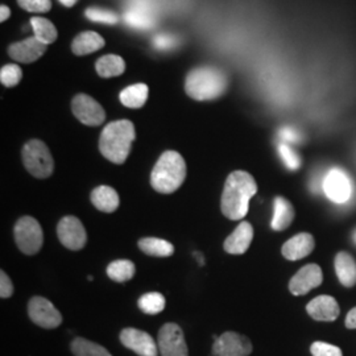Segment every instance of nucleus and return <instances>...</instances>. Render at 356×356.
I'll use <instances>...</instances> for the list:
<instances>
[{
    "label": "nucleus",
    "instance_id": "34",
    "mask_svg": "<svg viewBox=\"0 0 356 356\" xmlns=\"http://www.w3.org/2000/svg\"><path fill=\"white\" fill-rule=\"evenodd\" d=\"M19 6L29 13H45L51 11V0H17Z\"/></svg>",
    "mask_w": 356,
    "mask_h": 356
},
{
    "label": "nucleus",
    "instance_id": "10",
    "mask_svg": "<svg viewBox=\"0 0 356 356\" xmlns=\"http://www.w3.org/2000/svg\"><path fill=\"white\" fill-rule=\"evenodd\" d=\"M72 111L81 123L90 127L101 126L106 119L102 106L88 94H76L72 101Z\"/></svg>",
    "mask_w": 356,
    "mask_h": 356
},
{
    "label": "nucleus",
    "instance_id": "19",
    "mask_svg": "<svg viewBox=\"0 0 356 356\" xmlns=\"http://www.w3.org/2000/svg\"><path fill=\"white\" fill-rule=\"evenodd\" d=\"M252 239H254V229L251 223L242 222L226 239L225 250L226 252L231 254H243L250 248Z\"/></svg>",
    "mask_w": 356,
    "mask_h": 356
},
{
    "label": "nucleus",
    "instance_id": "12",
    "mask_svg": "<svg viewBox=\"0 0 356 356\" xmlns=\"http://www.w3.org/2000/svg\"><path fill=\"white\" fill-rule=\"evenodd\" d=\"M252 353L251 341L242 334L227 331L218 337L213 344L214 356H248Z\"/></svg>",
    "mask_w": 356,
    "mask_h": 356
},
{
    "label": "nucleus",
    "instance_id": "18",
    "mask_svg": "<svg viewBox=\"0 0 356 356\" xmlns=\"http://www.w3.org/2000/svg\"><path fill=\"white\" fill-rule=\"evenodd\" d=\"M128 26L136 29H149L154 24L152 4L149 0H134L131 8L126 13Z\"/></svg>",
    "mask_w": 356,
    "mask_h": 356
},
{
    "label": "nucleus",
    "instance_id": "1",
    "mask_svg": "<svg viewBox=\"0 0 356 356\" xmlns=\"http://www.w3.org/2000/svg\"><path fill=\"white\" fill-rule=\"evenodd\" d=\"M257 191L254 178L244 172L235 170L229 175L222 194V213L231 220H241L247 216L250 201Z\"/></svg>",
    "mask_w": 356,
    "mask_h": 356
},
{
    "label": "nucleus",
    "instance_id": "7",
    "mask_svg": "<svg viewBox=\"0 0 356 356\" xmlns=\"http://www.w3.org/2000/svg\"><path fill=\"white\" fill-rule=\"evenodd\" d=\"M322 191L335 204H346L353 197V181L347 172L341 168H332L326 172Z\"/></svg>",
    "mask_w": 356,
    "mask_h": 356
},
{
    "label": "nucleus",
    "instance_id": "6",
    "mask_svg": "<svg viewBox=\"0 0 356 356\" xmlns=\"http://www.w3.org/2000/svg\"><path fill=\"white\" fill-rule=\"evenodd\" d=\"M15 242L26 254H36L42 247L44 234L38 220L32 216H23L15 225Z\"/></svg>",
    "mask_w": 356,
    "mask_h": 356
},
{
    "label": "nucleus",
    "instance_id": "22",
    "mask_svg": "<svg viewBox=\"0 0 356 356\" xmlns=\"http://www.w3.org/2000/svg\"><path fill=\"white\" fill-rule=\"evenodd\" d=\"M294 219V209L292 204L284 197L275 198V213L270 226L275 231H284L291 226Z\"/></svg>",
    "mask_w": 356,
    "mask_h": 356
},
{
    "label": "nucleus",
    "instance_id": "3",
    "mask_svg": "<svg viewBox=\"0 0 356 356\" xmlns=\"http://www.w3.org/2000/svg\"><path fill=\"white\" fill-rule=\"evenodd\" d=\"M229 88L226 74L214 66L193 69L186 76L185 91L195 101H213L222 97Z\"/></svg>",
    "mask_w": 356,
    "mask_h": 356
},
{
    "label": "nucleus",
    "instance_id": "43",
    "mask_svg": "<svg viewBox=\"0 0 356 356\" xmlns=\"http://www.w3.org/2000/svg\"><path fill=\"white\" fill-rule=\"evenodd\" d=\"M353 238H354V242L356 243V229H355V232H354V236H353Z\"/></svg>",
    "mask_w": 356,
    "mask_h": 356
},
{
    "label": "nucleus",
    "instance_id": "33",
    "mask_svg": "<svg viewBox=\"0 0 356 356\" xmlns=\"http://www.w3.org/2000/svg\"><path fill=\"white\" fill-rule=\"evenodd\" d=\"M279 153H280L282 163L285 164L288 169L297 170L301 166L302 161H301L300 156L296 153V151H293V148H291L288 144L281 143L280 145H279Z\"/></svg>",
    "mask_w": 356,
    "mask_h": 356
},
{
    "label": "nucleus",
    "instance_id": "9",
    "mask_svg": "<svg viewBox=\"0 0 356 356\" xmlns=\"http://www.w3.org/2000/svg\"><path fill=\"white\" fill-rule=\"evenodd\" d=\"M161 356H188V344L182 329L176 323H165L157 338Z\"/></svg>",
    "mask_w": 356,
    "mask_h": 356
},
{
    "label": "nucleus",
    "instance_id": "16",
    "mask_svg": "<svg viewBox=\"0 0 356 356\" xmlns=\"http://www.w3.org/2000/svg\"><path fill=\"white\" fill-rule=\"evenodd\" d=\"M306 310L312 318L322 322H332L341 314V309L337 300L331 296L316 297L307 304Z\"/></svg>",
    "mask_w": 356,
    "mask_h": 356
},
{
    "label": "nucleus",
    "instance_id": "24",
    "mask_svg": "<svg viewBox=\"0 0 356 356\" xmlns=\"http://www.w3.org/2000/svg\"><path fill=\"white\" fill-rule=\"evenodd\" d=\"M149 89L145 83H135L120 92V102L128 108H140L148 99Z\"/></svg>",
    "mask_w": 356,
    "mask_h": 356
},
{
    "label": "nucleus",
    "instance_id": "41",
    "mask_svg": "<svg viewBox=\"0 0 356 356\" xmlns=\"http://www.w3.org/2000/svg\"><path fill=\"white\" fill-rule=\"evenodd\" d=\"M61 4H64L65 7H73L78 0H60Z\"/></svg>",
    "mask_w": 356,
    "mask_h": 356
},
{
    "label": "nucleus",
    "instance_id": "5",
    "mask_svg": "<svg viewBox=\"0 0 356 356\" xmlns=\"http://www.w3.org/2000/svg\"><path fill=\"white\" fill-rule=\"evenodd\" d=\"M23 163L26 170L36 178H48L54 169L51 151L44 141L33 139L23 148Z\"/></svg>",
    "mask_w": 356,
    "mask_h": 356
},
{
    "label": "nucleus",
    "instance_id": "23",
    "mask_svg": "<svg viewBox=\"0 0 356 356\" xmlns=\"http://www.w3.org/2000/svg\"><path fill=\"white\" fill-rule=\"evenodd\" d=\"M91 202L103 213H114L119 207V195L110 186H98L91 193Z\"/></svg>",
    "mask_w": 356,
    "mask_h": 356
},
{
    "label": "nucleus",
    "instance_id": "20",
    "mask_svg": "<svg viewBox=\"0 0 356 356\" xmlns=\"http://www.w3.org/2000/svg\"><path fill=\"white\" fill-rule=\"evenodd\" d=\"M104 47V38L92 31H85L79 33L72 42V51L76 56H86L99 51Z\"/></svg>",
    "mask_w": 356,
    "mask_h": 356
},
{
    "label": "nucleus",
    "instance_id": "39",
    "mask_svg": "<svg viewBox=\"0 0 356 356\" xmlns=\"http://www.w3.org/2000/svg\"><path fill=\"white\" fill-rule=\"evenodd\" d=\"M346 327L347 329H356V307L351 309L346 317Z\"/></svg>",
    "mask_w": 356,
    "mask_h": 356
},
{
    "label": "nucleus",
    "instance_id": "32",
    "mask_svg": "<svg viewBox=\"0 0 356 356\" xmlns=\"http://www.w3.org/2000/svg\"><path fill=\"white\" fill-rule=\"evenodd\" d=\"M86 16L94 23H103V24H116L119 22V17L116 13L106 10V8H88Z\"/></svg>",
    "mask_w": 356,
    "mask_h": 356
},
{
    "label": "nucleus",
    "instance_id": "29",
    "mask_svg": "<svg viewBox=\"0 0 356 356\" xmlns=\"http://www.w3.org/2000/svg\"><path fill=\"white\" fill-rule=\"evenodd\" d=\"M107 275L116 282L131 280L135 275V264L129 260H116L107 267Z\"/></svg>",
    "mask_w": 356,
    "mask_h": 356
},
{
    "label": "nucleus",
    "instance_id": "30",
    "mask_svg": "<svg viewBox=\"0 0 356 356\" xmlns=\"http://www.w3.org/2000/svg\"><path fill=\"white\" fill-rule=\"evenodd\" d=\"M138 305L145 314H159L165 309V298L161 293H147L141 296Z\"/></svg>",
    "mask_w": 356,
    "mask_h": 356
},
{
    "label": "nucleus",
    "instance_id": "2",
    "mask_svg": "<svg viewBox=\"0 0 356 356\" xmlns=\"http://www.w3.org/2000/svg\"><path fill=\"white\" fill-rule=\"evenodd\" d=\"M135 136V126L132 122L126 119L113 122L103 128L99 138V151L108 161L123 164L131 152Z\"/></svg>",
    "mask_w": 356,
    "mask_h": 356
},
{
    "label": "nucleus",
    "instance_id": "14",
    "mask_svg": "<svg viewBox=\"0 0 356 356\" xmlns=\"http://www.w3.org/2000/svg\"><path fill=\"white\" fill-rule=\"evenodd\" d=\"M323 281L322 270L317 264H307L301 268L289 282V291L294 296H304L316 289Z\"/></svg>",
    "mask_w": 356,
    "mask_h": 356
},
{
    "label": "nucleus",
    "instance_id": "35",
    "mask_svg": "<svg viewBox=\"0 0 356 356\" xmlns=\"http://www.w3.org/2000/svg\"><path fill=\"white\" fill-rule=\"evenodd\" d=\"M313 356H343L339 347L325 342H314L310 347Z\"/></svg>",
    "mask_w": 356,
    "mask_h": 356
},
{
    "label": "nucleus",
    "instance_id": "8",
    "mask_svg": "<svg viewBox=\"0 0 356 356\" xmlns=\"http://www.w3.org/2000/svg\"><path fill=\"white\" fill-rule=\"evenodd\" d=\"M28 314L33 323L42 329H56L63 323L61 313L54 307L49 300L36 296L28 304Z\"/></svg>",
    "mask_w": 356,
    "mask_h": 356
},
{
    "label": "nucleus",
    "instance_id": "11",
    "mask_svg": "<svg viewBox=\"0 0 356 356\" xmlns=\"http://www.w3.org/2000/svg\"><path fill=\"white\" fill-rule=\"evenodd\" d=\"M57 235L63 245L72 251L82 250L88 242L86 229L76 216H64L57 226Z\"/></svg>",
    "mask_w": 356,
    "mask_h": 356
},
{
    "label": "nucleus",
    "instance_id": "15",
    "mask_svg": "<svg viewBox=\"0 0 356 356\" xmlns=\"http://www.w3.org/2000/svg\"><path fill=\"white\" fill-rule=\"evenodd\" d=\"M47 47L48 45L42 44L40 40L33 36L10 45L8 54L16 63L32 64L38 61V58L45 53Z\"/></svg>",
    "mask_w": 356,
    "mask_h": 356
},
{
    "label": "nucleus",
    "instance_id": "38",
    "mask_svg": "<svg viewBox=\"0 0 356 356\" xmlns=\"http://www.w3.org/2000/svg\"><path fill=\"white\" fill-rule=\"evenodd\" d=\"M279 135H280L281 140L285 141V144L286 143H298V141H301L300 132L292 127L282 128V129H280Z\"/></svg>",
    "mask_w": 356,
    "mask_h": 356
},
{
    "label": "nucleus",
    "instance_id": "21",
    "mask_svg": "<svg viewBox=\"0 0 356 356\" xmlns=\"http://www.w3.org/2000/svg\"><path fill=\"white\" fill-rule=\"evenodd\" d=\"M335 272L341 284L351 288L356 284V261L347 252H339L335 257Z\"/></svg>",
    "mask_w": 356,
    "mask_h": 356
},
{
    "label": "nucleus",
    "instance_id": "37",
    "mask_svg": "<svg viewBox=\"0 0 356 356\" xmlns=\"http://www.w3.org/2000/svg\"><path fill=\"white\" fill-rule=\"evenodd\" d=\"M13 294V281L7 276L4 270L0 272V297L1 298H10Z\"/></svg>",
    "mask_w": 356,
    "mask_h": 356
},
{
    "label": "nucleus",
    "instance_id": "17",
    "mask_svg": "<svg viewBox=\"0 0 356 356\" xmlns=\"http://www.w3.org/2000/svg\"><path fill=\"white\" fill-rule=\"evenodd\" d=\"M316 247L314 238L309 232H301L293 236L282 245V254L288 260H301L312 254Z\"/></svg>",
    "mask_w": 356,
    "mask_h": 356
},
{
    "label": "nucleus",
    "instance_id": "28",
    "mask_svg": "<svg viewBox=\"0 0 356 356\" xmlns=\"http://www.w3.org/2000/svg\"><path fill=\"white\" fill-rule=\"evenodd\" d=\"M70 348L74 356H113L101 344L85 338H76L70 344Z\"/></svg>",
    "mask_w": 356,
    "mask_h": 356
},
{
    "label": "nucleus",
    "instance_id": "42",
    "mask_svg": "<svg viewBox=\"0 0 356 356\" xmlns=\"http://www.w3.org/2000/svg\"><path fill=\"white\" fill-rule=\"evenodd\" d=\"M194 256L198 259V261H200V266H204V257H202V254H201V252H197V254H194Z\"/></svg>",
    "mask_w": 356,
    "mask_h": 356
},
{
    "label": "nucleus",
    "instance_id": "13",
    "mask_svg": "<svg viewBox=\"0 0 356 356\" xmlns=\"http://www.w3.org/2000/svg\"><path fill=\"white\" fill-rule=\"evenodd\" d=\"M120 342L140 356H157L159 346L145 331L127 327L120 332Z\"/></svg>",
    "mask_w": 356,
    "mask_h": 356
},
{
    "label": "nucleus",
    "instance_id": "27",
    "mask_svg": "<svg viewBox=\"0 0 356 356\" xmlns=\"http://www.w3.org/2000/svg\"><path fill=\"white\" fill-rule=\"evenodd\" d=\"M31 26L33 28L35 38L40 40L42 44L49 45L56 41L58 36L57 28L51 23V20L44 19V17H32L31 19Z\"/></svg>",
    "mask_w": 356,
    "mask_h": 356
},
{
    "label": "nucleus",
    "instance_id": "31",
    "mask_svg": "<svg viewBox=\"0 0 356 356\" xmlns=\"http://www.w3.org/2000/svg\"><path fill=\"white\" fill-rule=\"evenodd\" d=\"M23 78V70L19 65H6L0 70V81L6 88L16 86Z\"/></svg>",
    "mask_w": 356,
    "mask_h": 356
},
{
    "label": "nucleus",
    "instance_id": "4",
    "mask_svg": "<svg viewBox=\"0 0 356 356\" xmlns=\"http://www.w3.org/2000/svg\"><path fill=\"white\" fill-rule=\"evenodd\" d=\"M186 178V164L184 157L176 151L163 153L153 166L151 185L161 194H170L177 191Z\"/></svg>",
    "mask_w": 356,
    "mask_h": 356
},
{
    "label": "nucleus",
    "instance_id": "36",
    "mask_svg": "<svg viewBox=\"0 0 356 356\" xmlns=\"http://www.w3.org/2000/svg\"><path fill=\"white\" fill-rule=\"evenodd\" d=\"M152 44L159 51H172L177 45V38L169 33H160L154 36Z\"/></svg>",
    "mask_w": 356,
    "mask_h": 356
},
{
    "label": "nucleus",
    "instance_id": "40",
    "mask_svg": "<svg viewBox=\"0 0 356 356\" xmlns=\"http://www.w3.org/2000/svg\"><path fill=\"white\" fill-rule=\"evenodd\" d=\"M10 15H11V11L8 7H6V6L0 7V22H6L10 17Z\"/></svg>",
    "mask_w": 356,
    "mask_h": 356
},
{
    "label": "nucleus",
    "instance_id": "25",
    "mask_svg": "<svg viewBox=\"0 0 356 356\" xmlns=\"http://www.w3.org/2000/svg\"><path fill=\"white\" fill-rule=\"evenodd\" d=\"M97 73L103 78L122 76L126 70V63L120 56L106 54L97 61Z\"/></svg>",
    "mask_w": 356,
    "mask_h": 356
},
{
    "label": "nucleus",
    "instance_id": "26",
    "mask_svg": "<svg viewBox=\"0 0 356 356\" xmlns=\"http://www.w3.org/2000/svg\"><path fill=\"white\" fill-rule=\"evenodd\" d=\"M139 248L144 254L157 257H168L175 252V247L172 243L166 242L159 238H144L139 241Z\"/></svg>",
    "mask_w": 356,
    "mask_h": 356
}]
</instances>
